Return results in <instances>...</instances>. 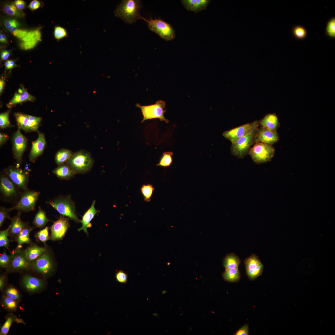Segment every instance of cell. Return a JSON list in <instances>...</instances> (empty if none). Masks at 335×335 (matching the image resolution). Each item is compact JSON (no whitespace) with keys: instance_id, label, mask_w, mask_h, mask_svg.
<instances>
[{"instance_id":"1","label":"cell","mask_w":335,"mask_h":335,"mask_svg":"<svg viewBox=\"0 0 335 335\" xmlns=\"http://www.w3.org/2000/svg\"><path fill=\"white\" fill-rule=\"evenodd\" d=\"M141 2L140 0H122L114 11V15L126 23L131 25L139 19H143L140 12Z\"/></svg>"},{"instance_id":"2","label":"cell","mask_w":335,"mask_h":335,"mask_svg":"<svg viewBox=\"0 0 335 335\" xmlns=\"http://www.w3.org/2000/svg\"><path fill=\"white\" fill-rule=\"evenodd\" d=\"M66 162L76 174H83L90 171L94 159L89 152L81 150L73 154Z\"/></svg>"},{"instance_id":"3","label":"cell","mask_w":335,"mask_h":335,"mask_svg":"<svg viewBox=\"0 0 335 335\" xmlns=\"http://www.w3.org/2000/svg\"><path fill=\"white\" fill-rule=\"evenodd\" d=\"M47 203L61 215L68 217L76 222H81L76 214L74 203L70 195L60 196Z\"/></svg>"},{"instance_id":"4","label":"cell","mask_w":335,"mask_h":335,"mask_svg":"<svg viewBox=\"0 0 335 335\" xmlns=\"http://www.w3.org/2000/svg\"><path fill=\"white\" fill-rule=\"evenodd\" d=\"M143 20L147 22L150 29L164 40L171 41L175 38L176 33L174 29L170 24L161 19H150L147 20L143 18Z\"/></svg>"},{"instance_id":"5","label":"cell","mask_w":335,"mask_h":335,"mask_svg":"<svg viewBox=\"0 0 335 335\" xmlns=\"http://www.w3.org/2000/svg\"><path fill=\"white\" fill-rule=\"evenodd\" d=\"M258 128L232 144L230 149L231 154L241 159L244 158L247 155L251 146L255 143L256 134Z\"/></svg>"},{"instance_id":"6","label":"cell","mask_w":335,"mask_h":335,"mask_svg":"<svg viewBox=\"0 0 335 335\" xmlns=\"http://www.w3.org/2000/svg\"><path fill=\"white\" fill-rule=\"evenodd\" d=\"M274 148L265 143L255 142L251 147L248 152L253 161L259 164L270 161L274 157Z\"/></svg>"},{"instance_id":"7","label":"cell","mask_w":335,"mask_h":335,"mask_svg":"<svg viewBox=\"0 0 335 335\" xmlns=\"http://www.w3.org/2000/svg\"><path fill=\"white\" fill-rule=\"evenodd\" d=\"M31 268L45 277L49 276L53 272L54 269V262L47 249L38 258L31 262Z\"/></svg>"},{"instance_id":"8","label":"cell","mask_w":335,"mask_h":335,"mask_svg":"<svg viewBox=\"0 0 335 335\" xmlns=\"http://www.w3.org/2000/svg\"><path fill=\"white\" fill-rule=\"evenodd\" d=\"M136 106L141 110L143 116L141 123L146 120L155 118L159 119L161 121H164L166 123L169 122V120L164 116L166 109H164L165 103L163 101L158 100L155 104L145 106L137 103Z\"/></svg>"},{"instance_id":"9","label":"cell","mask_w":335,"mask_h":335,"mask_svg":"<svg viewBox=\"0 0 335 335\" xmlns=\"http://www.w3.org/2000/svg\"><path fill=\"white\" fill-rule=\"evenodd\" d=\"M40 192L33 190H26L22 194L18 203L10 208L11 211L28 212L34 210L36 202Z\"/></svg>"},{"instance_id":"10","label":"cell","mask_w":335,"mask_h":335,"mask_svg":"<svg viewBox=\"0 0 335 335\" xmlns=\"http://www.w3.org/2000/svg\"><path fill=\"white\" fill-rule=\"evenodd\" d=\"M259 125V121L256 120L226 131L223 133V135L233 144L240 138L248 135L258 128Z\"/></svg>"},{"instance_id":"11","label":"cell","mask_w":335,"mask_h":335,"mask_svg":"<svg viewBox=\"0 0 335 335\" xmlns=\"http://www.w3.org/2000/svg\"><path fill=\"white\" fill-rule=\"evenodd\" d=\"M31 262L26 257L24 250L21 249H15L11 254L10 261L6 268L10 271L26 270L31 268Z\"/></svg>"},{"instance_id":"12","label":"cell","mask_w":335,"mask_h":335,"mask_svg":"<svg viewBox=\"0 0 335 335\" xmlns=\"http://www.w3.org/2000/svg\"><path fill=\"white\" fill-rule=\"evenodd\" d=\"M6 175L18 187L26 190H28L29 174L17 166H10L5 169Z\"/></svg>"},{"instance_id":"13","label":"cell","mask_w":335,"mask_h":335,"mask_svg":"<svg viewBox=\"0 0 335 335\" xmlns=\"http://www.w3.org/2000/svg\"><path fill=\"white\" fill-rule=\"evenodd\" d=\"M69 218L61 215L60 218L55 221L50 227L49 240L58 241L62 240L70 227Z\"/></svg>"},{"instance_id":"14","label":"cell","mask_w":335,"mask_h":335,"mask_svg":"<svg viewBox=\"0 0 335 335\" xmlns=\"http://www.w3.org/2000/svg\"><path fill=\"white\" fill-rule=\"evenodd\" d=\"M27 139L18 129L14 134L12 138V150L13 156L17 164L21 163L23 154L27 144Z\"/></svg>"},{"instance_id":"15","label":"cell","mask_w":335,"mask_h":335,"mask_svg":"<svg viewBox=\"0 0 335 335\" xmlns=\"http://www.w3.org/2000/svg\"><path fill=\"white\" fill-rule=\"evenodd\" d=\"M41 28L30 31H27L25 35L20 40L21 42L20 47L23 50H26L34 48L37 43L41 41Z\"/></svg>"},{"instance_id":"16","label":"cell","mask_w":335,"mask_h":335,"mask_svg":"<svg viewBox=\"0 0 335 335\" xmlns=\"http://www.w3.org/2000/svg\"><path fill=\"white\" fill-rule=\"evenodd\" d=\"M279 139V136L276 131H271L261 126L257 129L255 143L260 142L272 146L277 142Z\"/></svg>"},{"instance_id":"17","label":"cell","mask_w":335,"mask_h":335,"mask_svg":"<svg viewBox=\"0 0 335 335\" xmlns=\"http://www.w3.org/2000/svg\"><path fill=\"white\" fill-rule=\"evenodd\" d=\"M38 137L32 143L29 159L31 162H34L37 158L43 151L46 144V141L43 133L38 131Z\"/></svg>"},{"instance_id":"18","label":"cell","mask_w":335,"mask_h":335,"mask_svg":"<svg viewBox=\"0 0 335 335\" xmlns=\"http://www.w3.org/2000/svg\"><path fill=\"white\" fill-rule=\"evenodd\" d=\"M0 190L7 197L13 196L16 193L15 185L6 175L2 174L0 178Z\"/></svg>"},{"instance_id":"19","label":"cell","mask_w":335,"mask_h":335,"mask_svg":"<svg viewBox=\"0 0 335 335\" xmlns=\"http://www.w3.org/2000/svg\"><path fill=\"white\" fill-rule=\"evenodd\" d=\"M185 8L188 11L195 14L206 10L211 2L209 0H182L181 1Z\"/></svg>"},{"instance_id":"20","label":"cell","mask_w":335,"mask_h":335,"mask_svg":"<svg viewBox=\"0 0 335 335\" xmlns=\"http://www.w3.org/2000/svg\"><path fill=\"white\" fill-rule=\"evenodd\" d=\"M22 282L25 289L30 292L37 291L42 288L44 285L43 280L29 275L23 276Z\"/></svg>"},{"instance_id":"21","label":"cell","mask_w":335,"mask_h":335,"mask_svg":"<svg viewBox=\"0 0 335 335\" xmlns=\"http://www.w3.org/2000/svg\"><path fill=\"white\" fill-rule=\"evenodd\" d=\"M21 212L18 211L17 215L13 217L11 220L9 234L10 237L14 239L27 224L21 220Z\"/></svg>"},{"instance_id":"22","label":"cell","mask_w":335,"mask_h":335,"mask_svg":"<svg viewBox=\"0 0 335 335\" xmlns=\"http://www.w3.org/2000/svg\"><path fill=\"white\" fill-rule=\"evenodd\" d=\"M95 200L93 201L90 208L86 212L83 217L81 221L82 226L81 227L78 229V231H79L83 230L84 232L87 234V228L91 226L90 221L93 219L95 215L99 211L97 210L95 207Z\"/></svg>"},{"instance_id":"23","label":"cell","mask_w":335,"mask_h":335,"mask_svg":"<svg viewBox=\"0 0 335 335\" xmlns=\"http://www.w3.org/2000/svg\"><path fill=\"white\" fill-rule=\"evenodd\" d=\"M259 121L261 127L270 130L276 131L279 126V123L277 115L274 113L268 114Z\"/></svg>"},{"instance_id":"24","label":"cell","mask_w":335,"mask_h":335,"mask_svg":"<svg viewBox=\"0 0 335 335\" xmlns=\"http://www.w3.org/2000/svg\"><path fill=\"white\" fill-rule=\"evenodd\" d=\"M47 249L46 246L42 247L36 244L31 243L24 250V252L27 259L32 262L45 252Z\"/></svg>"},{"instance_id":"25","label":"cell","mask_w":335,"mask_h":335,"mask_svg":"<svg viewBox=\"0 0 335 335\" xmlns=\"http://www.w3.org/2000/svg\"><path fill=\"white\" fill-rule=\"evenodd\" d=\"M33 228L26 224L22 230L15 239L17 244L16 250L21 249L23 244H31V240L29 237V234Z\"/></svg>"},{"instance_id":"26","label":"cell","mask_w":335,"mask_h":335,"mask_svg":"<svg viewBox=\"0 0 335 335\" xmlns=\"http://www.w3.org/2000/svg\"><path fill=\"white\" fill-rule=\"evenodd\" d=\"M53 172L59 179L64 180L71 178L76 174L66 163L59 165Z\"/></svg>"},{"instance_id":"27","label":"cell","mask_w":335,"mask_h":335,"mask_svg":"<svg viewBox=\"0 0 335 335\" xmlns=\"http://www.w3.org/2000/svg\"><path fill=\"white\" fill-rule=\"evenodd\" d=\"M18 93H16L14 96L9 102V104L12 105L22 102L30 101H33L35 99V98L30 95L24 88L22 86L18 90Z\"/></svg>"},{"instance_id":"28","label":"cell","mask_w":335,"mask_h":335,"mask_svg":"<svg viewBox=\"0 0 335 335\" xmlns=\"http://www.w3.org/2000/svg\"><path fill=\"white\" fill-rule=\"evenodd\" d=\"M15 116L19 129L25 132H30L31 122L28 115L17 113L15 114Z\"/></svg>"},{"instance_id":"29","label":"cell","mask_w":335,"mask_h":335,"mask_svg":"<svg viewBox=\"0 0 335 335\" xmlns=\"http://www.w3.org/2000/svg\"><path fill=\"white\" fill-rule=\"evenodd\" d=\"M241 261L234 253L227 255L223 261V265L226 269L238 268Z\"/></svg>"},{"instance_id":"30","label":"cell","mask_w":335,"mask_h":335,"mask_svg":"<svg viewBox=\"0 0 335 335\" xmlns=\"http://www.w3.org/2000/svg\"><path fill=\"white\" fill-rule=\"evenodd\" d=\"M50 220L47 218L46 212L39 207L38 210L36 214L33 221V224L36 227L42 228Z\"/></svg>"},{"instance_id":"31","label":"cell","mask_w":335,"mask_h":335,"mask_svg":"<svg viewBox=\"0 0 335 335\" xmlns=\"http://www.w3.org/2000/svg\"><path fill=\"white\" fill-rule=\"evenodd\" d=\"M222 276L225 281L231 283L236 282L240 279V272L238 268L226 269Z\"/></svg>"},{"instance_id":"32","label":"cell","mask_w":335,"mask_h":335,"mask_svg":"<svg viewBox=\"0 0 335 335\" xmlns=\"http://www.w3.org/2000/svg\"><path fill=\"white\" fill-rule=\"evenodd\" d=\"M3 10L7 14L13 17H22L25 15L22 11L18 9L12 3L5 4Z\"/></svg>"},{"instance_id":"33","label":"cell","mask_w":335,"mask_h":335,"mask_svg":"<svg viewBox=\"0 0 335 335\" xmlns=\"http://www.w3.org/2000/svg\"><path fill=\"white\" fill-rule=\"evenodd\" d=\"M73 153L71 150L66 149H61L56 153L55 157L56 163L59 165L63 164L69 158Z\"/></svg>"},{"instance_id":"34","label":"cell","mask_w":335,"mask_h":335,"mask_svg":"<svg viewBox=\"0 0 335 335\" xmlns=\"http://www.w3.org/2000/svg\"><path fill=\"white\" fill-rule=\"evenodd\" d=\"M244 262L246 270L254 269L262 264L258 256L254 254L246 258Z\"/></svg>"},{"instance_id":"35","label":"cell","mask_w":335,"mask_h":335,"mask_svg":"<svg viewBox=\"0 0 335 335\" xmlns=\"http://www.w3.org/2000/svg\"><path fill=\"white\" fill-rule=\"evenodd\" d=\"M154 190V187L150 184H143L142 185L141 191L145 202L150 201Z\"/></svg>"},{"instance_id":"36","label":"cell","mask_w":335,"mask_h":335,"mask_svg":"<svg viewBox=\"0 0 335 335\" xmlns=\"http://www.w3.org/2000/svg\"><path fill=\"white\" fill-rule=\"evenodd\" d=\"M3 24L6 28L12 33L18 29L20 25V23L17 19L12 18L4 19Z\"/></svg>"},{"instance_id":"37","label":"cell","mask_w":335,"mask_h":335,"mask_svg":"<svg viewBox=\"0 0 335 335\" xmlns=\"http://www.w3.org/2000/svg\"><path fill=\"white\" fill-rule=\"evenodd\" d=\"M173 155V153L172 152H164L160 158L159 163L156 166L164 168L169 167L172 162Z\"/></svg>"},{"instance_id":"38","label":"cell","mask_w":335,"mask_h":335,"mask_svg":"<svg viewBox=\"0 0 335 335\" xmlns=\"http://www.w3.org/2000/svg\"><path fill=\"white\" fill-rule=\"evenodd\" d=\"M10 227L9 225L7 229L0 231V247L5 248L11 252L9 248L10 241L8 238Z\"/></svg>"},{"instance_id":"39","label":"cell","mask_w":335,"mask_h":335,"mask_svg":"<svg viewBox=\"0 0 335 335\" xmlns=\"http://www.w3.org/2000/svg\"><path fill=\"white\" fill-rule=\"evenodd\" d=\"M263 269V265L261 264L254 269L246 270V274L250 280H255L262 275Z\"/></svg>"},{"instance_id":"40","label":"cell","mask_w":335,"mask_h":335,"mask_svg":"<svg viewBox=\"0 0 335 335\" xmlns=\"http://www.w3.org/2000/svg\"><path fill=\"white\" fill-rule=\"evenodd\" d=\"M35 237L38 241L42 242L46 246V242L49 240L50 236L49 235L48 228L46 227L43 229L38 232L35 234Z\"/></svg>"},{"instance_id":"41","label":"cell","mask_w":335,"mask_h":335,"mask_svg":"<svg viewBox=\"0 0 335 335\" xmlns=\"http://www.w3.org/2000/svg\"><path fill=\"white\" fill-rule=\"evenodd\" d=\"M68 32L67 29L60 25H56L54 27V36L55 38L57 41L68 36Z\"/></svg>"},{"instance_id":"42","label":"cell","mask_w":335,"mask_h":335,"mask_svg":"<svg viewBox=\"0 0 335 335\" xmlns=\"http://www.w3.org/2000/svg\"><path fill=\"white\" fill-rule=\"evenodd\" d=\"M2 302L5 308L9 310H14L17 308V303L16 300L6 296L3 297Z\"/></svg>"},{"instance_id":"43","label":"cell","mask_w":335,"mask_h":335,"mask_svg":"<svg viewBox=\"0 0 335 335\" xmlns=\"http://www.w3.org/2000/svg\"><path fill=\"white\" fill-rule=\"evenodd\" d=\"M16 318L15 316L13 315H10L7 317L6 321L1 328L0 335L7 334L11 324L15 320Z\"/></svg>"},{"instance_id":"44","label":"cell","mask_w":335,"mask_h":335,"mask_svg":"<svg viewBox=\"0 0 335 335\" xmlns=\"http://www.w3.org/2000/svg\"><path fill=\"white\" fill-rule=\"evenodd\" d=\"M9 111H6L0 115V127L2 128H5L11 126L9 121Z\"/></svg>"},{"instance_id":"45","label":"cell","mask_w":335,"mask_h":335,"mask_svg":"<svg viewBox=\"0 0 335 335\" xmlns=\"http://www.w3.org/2000/svg\"><path fill=\"white\" fill-rule=\"evenodd\" d=\"M326 31L328 36L332 38L335 37V19L333 18L328 22Z\"/></svg>"},{"instance_id":"46","label":"cell","mask_w":335,"mask_h":335,"mask_svg":"<svg viewBox=\"0 0 335 335\" xmlns=\"http://www.w3.org/2000/svg\"><path fill=\"white\" fill-rule=\"evenodd\" d=\"M11 211L10 208H7L1 206L0 208V227H2L3 224L7 219L11 220L9 215V212Z\"/></svg>"},{"instance_id":"47","label":"cell","mask_w":335,"mask_h":335,"mask_svg":"<svg viewBox=\"0 0 335 335\" xmlns=\"http://www.w3.org/2000/svg\"><path fill=\"white\" fill-rule=\"evenodd\" d=\"M294 36L297 38L302 39L305 38L306 35V31L303 27L298 26L295 27L293 29Z\"/></svg>"},{"instance_id":"48","label":"cell","mask_w":335,"mask_h":335,"mask_svg":"<svg viewBox=\"0 0 335 335\" xmlns=\"http://www.w3.org/2000/svg\"><path fill=\"white\" fill-rule=\"evenodd\" d=\"M11 255L7 254L4 251L0 256V266L3 268H7L9 263Z\"/></svg>"},{"instance_id":"49","label":"cell","mask_w":335,"mask_h":335,"mask_svg":"<svg viewBox=\"0 0 335 335\" xmlns=\"http://www.w3.org/2000/svg\"><path fill=\"white\" fill-rule=\"evenodd\" d=\"M6 296L15 300L20 298V295L17 290L13 287L8 288L5 291Z\"/></svg>"},{"instance_id":"50","label":"cell","mask_w":335,"mask_h":335,"mask_svg":"<svg viewBox=\"0 0 335 335\" xmlns=\"http://www.w3.org/2000/svg\"><path fill=\"white\" fill-rule=\"evenodd\" d=\"M115 277L116 281L119 283L125 284L127 282V275L122 270H118L116 273Z\"/></svg>"},{"instance_id":"51","label":"cell","mask_w":335,"mask_h":335,"mask_svg":"<svg viewBox=\"0 0 335 335\" xmlns=\"http://www.w3.org/2000/svg\"><path fill=\"white\" fill-rule=\"evenodd\" d=\"M249 329L247 324H245L239 329L235 333V335H248Z\"/></svg>"},{"instance_id":"52","label":"cell","mask_w":335,"mask_h":335,"mask_svg":"<svg viewBox=\"0 0 335 335\" xmlns=\"http://www.w3.org/2000/svg\"><path fill=\"white\" fill-rule=\"evenodd\" d=\"M12 3L19 9L22 11L25 6V2L22 0H16L14 1Z\"/></svg>"},{"instance_id":"53","label":"cell","mask_w":335,"mask_h":335,"mask_svg":"<svg viewBox=\"0 0 335 335\" xmlns=\"http://www.w3.org/2000/svg\"><path fill=\"white\" fill-rule=\"evenodd\" d=\"M41 6V3L38 0H34L30 2L28 5V7L34 10L38 9Z\"/></svg>"},{"instance_id":"54","label":"cell","mask_w":335,"mask_h":335,"mask_svg":"<svg viewBox=\"0 0 335 335\" xmlns=\"http://www.w3.org/2000/svg\"><path fill=\"white\" fill-rule=\"evenodd\" d=\"M4 65L5 68L7 69H11L16 66L15 61L12 60H7L5 62Z\"/></svg>"},{"instance_id":"55","label":"cell","mask_w":335,"mask_h":335,"mask_svg":"<svg viewBox=\"0 0 335 335\" xmlns=\"http://www.w3.org/2000/svg\"><path fill=\"white\" fill-rule=\"evenodd\" d=\"M10 52L7 50H3L1 51L0 54L1 59L2 60H7L10 55Z\"/></svg>"},{"instance_id":"56","label":"cell","mask_w":335,"mask_h":335,"mask_svg":"<svg viewBox=\"0 0 335 335\" xmlns=\"http://www.w3.org/2000/svg\"><path fill=\"white\" fill-rule=\"evenodd\" d=\"M8 137L5 134L2 133H0V144L2 145L4 144L8 140Z\"/></svg>"},{"instance_id":"57","label":"cell","mask_w":335,"mask_h":335,"mask_svg":"<svg viewBox=\"0 0 335 335\" xmlns=\"http://www.w3.org/2000/svg\"><path fill=\"white\" fill-rule=\"evenodd\" d=\"M0 41L1 42L3 43H7L8 42L7 37L4 34L2 33L0 34Z\"/></svg>"},{"instance_id":"58","label":"cell","mask_w":335,"mask_h":335,"mask_svg":"<svg viewBox=\"0 0 335 335\" xmlns=\"http://www.w3.org/2000/svg\"><path fill=\"white\" fill-rule=\"evenodd\" d=\"M6 277L5 275H1L0 277V289H2L4 287Z\"/></svg>"},{"instance_id":"59","label":"cell","mask_w":335,"mask_h":335,"mask_svg":"<svg viewBox=\"0 0 335 335\" xmlns=\"http://www.w3.org/2000/svg\"><path fill=\"white\" fill-rule=\"evenodd\" d=\"M5 80L3 78H1L0 79V93L1 94L3 91L4 84Z\"/></svg>"}]
</instances>
